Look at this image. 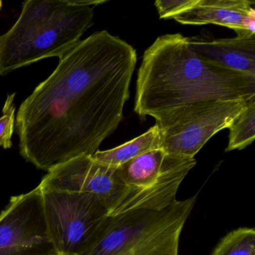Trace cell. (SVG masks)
<instances>
[{"instance_id":"15","label":"cell","mask_w":255,"mask_h":255,"mask_svg":"<svg viewBox=\"0 0 255 255\" xmlns=\"http://www.w3.org/2000/svg\"><path fill=\"white\" fill-rule=\"evenodd\" d=\"M15 95V93L8 95L2 109V116L0 118V147L4 149L11 148L12 146L11 138L16 119V107L14 103Z\"/></svg>"},{"instance_id":"5","label":"cell","mask_w":255,"mask_h":255,"mask_svg":"<svg viewBox=\"0 0 255 255\" xmlns=\"http://www.w3.org/2000/svg\"><path fill=\"white\" fill-rule=\"evenodd\" d=\"M196 163L195 158L168 154L159 148L121 165L128 191L110 216L138 210L161 211L172 205L180 184Z\"/></svg>"},{"instance_id":"4","label":"cell","mask_w":255,"mask_h":255,"mask_svg":"<svg viewBox=\"0 0 255 255\" xmlns=\"http://www.w3.org/2000/svg\"><path fill=\"white\" fill-rule=\"evenodd\" d=\"M197 195L161 211L108 216L82 255H178L180 234Z\"/></svg>"},{"instance_id":"2","label":"cell","mask_w":255,"mask_h":255,"mask_svg":"<svg viewBox=\"0 0 255 255\" xmlns=\"http://www.w3.org/2000/svg\"><path fill=\"white\" fill-rule=\"evenodd\" d=\"M255 98V75L210 63L189 49L186 37H159L144 52L134 110L156 123L222 101Z\"/></svg>"},{"instance_id":"17","label":"cell","mask_w":255,"mask_h":255,"mask_svg":"<svg viewBox=\"0 0 255 255\" xmlns=\"http://www.w3.org/2000/svg\"><path fill=\"white\" fill-rule=\"evenodd\" d=\"M2 2L0 0V11H1V9H2Z\"/></svg>"},{"instance_id":"6","label":"cell","mask_w":255,"mask_h":255,"mask_svg":"<svg viewBox=\"0 0 255 255\" xmlns=\"http://www.w3.org/2000/svg\"><path fill=\"white\" fill-rule=\"evenodd\" d=\"M41 190L47 226L58 253L83 255L110 215L105 201L94 194Z\"/></svg>"},{"instance_id":"14","label":"cell","mask_w":255,"mask_h":255,"mask_svg":"<svg viewBox=\"0 0 255 255\" xmlns=\"http://www.w3.org/2000/svg\"><path fill=\"white\" fill-rule=\"evenodd\" d=\"M212 255H255V230L240 228L228 233Z\"/></svg>"},{"instance_id":"9","label":"cell","mask_w":255,"mask_h":255,"mask_svg":"<svg viewBox=\"0 0 255 255\" xmlns=\"http://www.w3.org/2000/svg\"><path fill=\"white\" fill-rule=\"evenodd\" d=\"M39 186L41 189L98 195L105 201L110 214L122 202L128 191L119 167L100 163L87 155L56 165L43 177Z\"/></svg>"},{"instance_id":"13","label":"cell","mask_w":255,"mask_h":255,"mask_svg":"<svg viewBox=\"0 0 255 255\" xmlns=\"http://www.w3.org/2000/svg\"><path fill=\"white\" fill-rule=\"evenodd\" d=\"M229 129L226 151L242 150L252 144L255 138V98L239 115Z\"/></svg>"},{"instance_id":"11","label":"cell","mask_w":255,"mask_h":255,"mask_svg":"<svg viewBox=\"0 0 255 255\" xmlns=\"http://www.w3.org/2000/svg\"><path fill=\"white\" fill-rule=\"evenodd\" d=\"M189 49L210 63L255 75V35L215 38L205 34L186 37Z\"/></svg>"},{"instance_id":"8","label":"cell","mask_w":255,"mask_h":255,"mask_svg":"<svg viewBox=\"0 0 255 255\" xmlns=\"http://www.w3.org/2000/svg\"><path fill=\"white\" fill-rule=\"evenodd\" d=\"M0 255H59L50 237L39 186L11 197L0 213Z\"/></svg>"},{"instance_id":"7","label":"cell","mask_w":255,"mask_h":255,"mask_svg":"<svg viewBox=\"0 0 255 255\" xmlns=\"http://www.w3.org/2000/svg\"><path fill=\"white\" fill-rule=\"evenodd\" d=\"M252 100L218 102L156 123L160 129L161 149L168 154L195 158L212 136L231 127Z\"/></svg>"},{"instance_id":"10","label":"cell","mask_w":255,"mask_h":255,"mask_svg":"<svg viewBox=\"0 0 255 255\" xmlns=\"http://www.w3.org/2000/svg\"><path fill=\"white\" fill-rule=\"evenodd\" d=\"M255 2L249 0H198L194 6L172 17L183 25L226 26L237 36L255 35Z\"/></svg>"},{"instance_id":"3","label":"cell","mask_w":255,"mask_h":255,"mask_svg":"<svg viewBox=\"0 0 255 255\" xmlns=\"http://www.w3.org/2000/svg\"><path fill=\"white\" fill-rule=\"evenodd\" d=\"M107 1L28 0L12 27L0 35V76L74 48L93 26L94 8Z\"/></svg>"},{"instance_id":"1","label":"cell","mask_w":255,"mask_h":255,"mask_svg":"<svg viewBox=\"0 0 255 255\" xmlns=\"http://www.w3.org/2000/svg\"><path fill=\"white\" fill-rule=\"evenodd\" d=\"M136 62L135 49L106 30L59 58L54 71L17 112L22 157L49 171L98 151L123 119Z\"/></svg>"},{"instance_id":"16","label":"cell","mask_w":255,"mask_h":255,"mask_svg":"<svg viewBox=\"0 0 255 255\" xmlns=\"http://www.w3.org/2000/svg\"><path fill=\"white\" fill-rule=\"evenodd\" d=\"M198 0H157L155 6L160 19H172L173 17L192 8Z\"/></svg>"},{"instance_id":"12","label":"cell","mask_w":255,"mask_h":255,"mask_svg":"<svg viewBox=\"0 0 255 255\" xmlns=\"http://www.w3.org/2000/svg\"><path fill=\"white\" fill-rule=\"evenodd\" d=\"M160 129L155 125L142 135L122 145L104 151L95 152L92 157L97 162L113 167H120L139 155L161 148Z\"/></svg>"}]
</instances>
